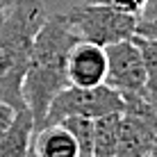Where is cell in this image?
Returning <instances> with one entry per match:
<instances>
[{
  "instance_id": "obj_4",
  "label": "cell",
  "mask_w": 157,
  "mask_h": 157,
  "mask_svg": "<svg viewBox=\"0 0 157 157\" xmlns=\"http://www.w3.org/2000/svg\"><path fill=\"white\" fill-rule=\"evenodd\" d=\"M123 98L107 84L98 86H66L52 98L48 105V112L43 116V125H57L71 116L82 118H100L107 114H121L123 112Z\"/></svg>"
},
{
  "instance_id": "obj_11",
  "label": "cell",
  "mask_w": 157,
  "mask_h": 157,
  "mask_svg": "<svg viewBox=\"0 0 157 157\" xmlns=\"http://www.w3.org/2000/svg\"><path fill=\"white\" fill-rule=\"evenodd\" d=\"M132 41L137 43L139 52L144 59V68H146V98L148 102H157V43L146 39V36L134 34Z\"/></svg>"
},
{
  "instance_id": "obj_9",
  "label": "cell",
  "mask_w": 157,
  "mask_h": 157,
  "mask_svg": "<svg viewBox=\"0 0 157 157\" xmlns=\"http://www.w3.org/2000/svg\"><path fill=\"white\" fill-rule=\"evenodd\" d=\"M36 132L34 118H32L30 109L23 107L18 109L7 125L2 134H0V157H25L30 153L32 137Z\"/></svg>"
},
{
  "instance_id": "obj_2",
  "label": "cell",
  "mask_w": 157,
  "mask_h": 157,
  "mask_svg": "<svg viewBox=\"0 0 157 157\" xmlns=\"http://www.w3.org/2000/svg\"><path fill=\"white\" fill-rule=\"evenodd\" d=\"M43 0H12L0 14V100L23 109V75L32 41L48 18Z\"/></svg>"
},
{
  "instance_id": "obj_19",
  "label": "cell",
  "mask_w": 157,
  "mask_h": 157,
  "mask_svg": "<svg viewBox=\"0 0 157 157\" xmlns=\"http://www.w3.org/2000/svg\"><path fill=\"white\" fill-rule=\"evenodd\" d=\"M155 109H157V102H155Z\"/></svg>"
},
{
  "instance_id": "obj_16",
  "label": "cell",
  "mask_w": 157,
  "mask_h": 157,
  "mask_svg": "<svg viewBox=\"0 0 157 157\" xmlns=\"http://www.w3.org/2000/svg\"><path fill=\"white\" fill-rule=\"evenodd\" d=\"M144 157H157V137L153 139V144H150V148L146 150V155Z\"/></svg>"
},
{
  "instance_id": "obj_13",
  "label": "cell",
  "mask_w": 157,
  "mask_h": 157,
  "mask_svg": "<svg viewBox=\"0 0 157 157\" xmlns=\"http://www.w3.org/2000/svg\"><path fill=\"white\" fill-rule=\"evenodd\" d=\"M134 34L146 36V39L157 43V18H139L137 21V32Z\"/></svg>"
},
{
  "instance_id": "obj_1",
  "label": "cell",
  "mask_w": 157,
  "mask_h": 157,
  "mask_svg": "<svg viewBox=\"0 0 157 157\" xmlns=\"http://www.w3.org/2000/svg\"><path fill=\"white\" fill-rule=\"evenodd\" d=\"M78 41V34L68 28L64 14H48L46 23L32 41L23 75V102L34 118L36 130L41 128L52 98L68 86L66 62L71 48Z\"/></svg>"
},
{
  "instance_id": "obj_14",
  "label": "cell",
  "mask_w": 157,
  "mask_h": 157,
  "mask_svg": "<svg viewBox=\"0 0 157 157\" xmlns=\"http://www.w3.org/2000/svg\"><path fill=\"white\" fill-rule=\"evenodd\" d=\"M16 112H18V109H14L12 105H7V102L0 100V134L7 130V125L12 123V118H14Z\"/></svg>"
},
{
  "instance_id": "obj_10",
  "label": "cell",
  "mask_w": 157,
  "mask_h": 157,
  "mask_svg": "<svg viewBox=\"0 0 157 157\" xmlns=\"http://www.w3.org/2000/svg\"><path fill=\"white\" fill-rule=\"evenodd\" d=\"M118 148V114L94 118V150L91 157H114Z\"/></svg>"
},
{
  "instance_id": "obj_18",
  "label": "cell",
  "mask_w": 157,
  "mask_h": 157,
  "mask_svg": "<svg viewBox=\"0 0 157 157\" xmlns=\"http://www.w3.org/2000/svg\"><path fill=\"white\" fill-rule=\"evenodd\" d=\"M25 157H34V155H32V153H28V155H25Z\"/></svg>"
},
{
  "instance_id": "obj_12",
  "label": "cell",
  "mask_w": 157,
  "mask_h": 157,
  "mask_svg": "<svg viewBox=\"0 0 157 157\" xmlns=\"http://www.w3.org/2000/svg\"><path fill=\"white\" fill-rule=\"evenodd\" d=\"M84 2L107 5V7H114V9H118V12H123V14H130V16L141 18V12H144L146 0H84Z\"/></svg>"
},
{
  "instance_id": "obj_7",
  "label": "cell",
  "mask_w": 157,
  "mask_h": 157,
  "mask_svg": "<svg viewBox=\"0 0 157 157\" xmlns=\"http://www.w3.org/2000/svg\"><path fill=\"white\" fill-rule=\"evenodd\" d=\"M107 75V52L102 46L80 39L68 52V86H98Z\"/></svg>"
},
{
  "instance_id": "obj_17",
  "label": "cell",
  "mask_w": 157,
  "mask_h": 157,
  "mask_svg": "<svg viewBox=\"0 0 157 157\" xmlns=\"http://www.w3.org/2000/svg\"><path fill=\"white\" fill-rule=\"evenodd\" d=\"M9 2H12V0H0V14H2V9H5V7H7V5H9Z\"/></svg>"
},
{
  "instance_id": "obj_3",
  "label": "cell",
  "mask_w": 157,
  "mask_h": 157,
  "mask_svg": "<svg viewBox=\"0 0 157 157\" xmlns=\"http://www.w3.org/2000/svg\"><path fill=\"white\" fill-rule=\"evenodd\" d=\"M68 28H71L78 39L96 43V46H112L118 41H128L137 32V16L123 14L114 7L107 5H96V2H82L71 7L66 14Z\"/></svg>"
},
{
  "instance_id": "obj_15",
  "label": "cell",
  "mask_w": 157,
  "mask_h": 157,
  "mask_svg": "<svg viewBox=\"0 0 157 157\" xmlns=\"http://www.w3.org/2000/svg\"><path fill=\"white\" fill-rule=\"evenodd\" d=\"M141 18H157V0H146Z\"/></svg>"
},
{
  "instance_id": "obj_8",
  "label": "cell",
  "mask_w": 157,
  "mask_h": 157,
  "mask_svg": "<svg viewBox=\"0 0 157 157\" xmlns=\"http://www.w3.org/2000/svg\"><path fill=\"white\" fill-rule=\"evenodd\" d=\"M30 153L34 157H80L78 139L64 123L43 125L32 137Z\"/></svg>"
},
{
  "instance_id": "obj_6",
  "label": "cell",
  "mask_w": 157,
  "mask_h": 157,
  "mask_svg": "<svg viewBox=\"0 0 157 157\" xmlns=\"http://www.w3.org/2000/svg\"><path fill=\"white\" fill-rule=\"evenodd\" d=\"M105 52H107V75L102 84L114 89L123 100L146 98V68L137 43L132 39L118 41L107 46Z\"/></svg>"
},
{
  "instance_id": "obj_5",
  "label": "cell",
  "mask_w": 157,
  "mask_h": 157,
  "mask_svg": "<svg viewBox=\"0 0 157 157\" xmlns=\"http://www.w3.org/2000/svg\"><path fill=\"white\" fill-rule=\"evenodd\" d=\"M118 114V148L114 157H144L157 137V109L146 98L123 100Z\"/></svg>"
}]
</instances>
